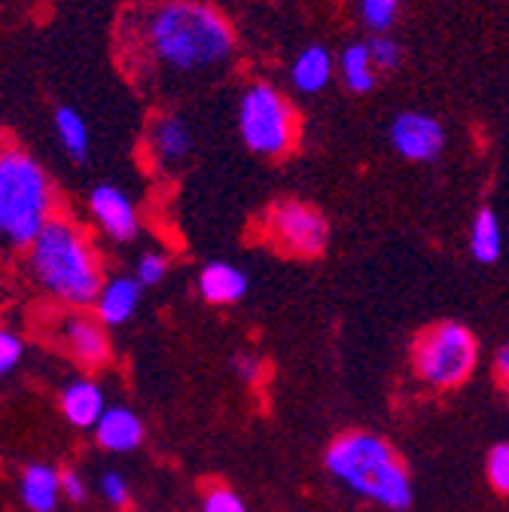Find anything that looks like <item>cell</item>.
<instances>
[{
  "instance_id": "6da1fadb",
  "label": "cell",
  "mask_w": 509,
  "mask_h": 512,
  "mask_svg": "<svg viewBox=\"0 0 509 512\" xmlns=\"http://www.w3.org/2000/svg\"><path fill=\"white\" fill-rule=\"evenodd\" d=\"M138 46L153 68L196 77L223 68L235 52V34L226 16L211 4L165 0L141 16Z\"/></svg>"
},
{
  "instance_id": "7a4b0ae2",
  "label": "cell",
  "mask_w": 509,
  "mask_h": 512,
  "mask_svg": "<svg viewBox=\"0 0 509 512\" xmlns=\"http://www.w3.org/2000/svg\"><path fill=\"white\" fill-rule=\"evenodd\" d=\"M28 272L43 293L77 308L95 305L104 287L95 247L68 217H55L34 238L28 247Z\"/></svg>"
},
{
  "instance_id": "3957f363",
  "label": "cell",
  "mask_w": 509,
  "mask_h": 512,
  "mask_svg": "<svg viewBox=\"0 0 509 512\" xmlns=\"http://www.w3.org/2000/svg\"><path fill=\"white\" fill-rule=\"evenodd\" d=\"M324 464L333 479L351 488L357 497L403 512L412 506V479L391 442L369 430H351L330 442Z\"/></svg>"
},
{
  "instance_id": "277c9868",
  "label": "cell",
  "mask_w": 509,
  "mask_h": 512,
  "mask_svg": "<svg viewBox=\"0 0 509 512\" xmlns=\"http://www.w3.org/2000/svg\"><path fill=\"white\" fill-rule=\"evenodd\" d=\"M55 220V189L43 165L19 150L0 153V232L13 247H31Z\"/></svg>"
},
{
  "instance_id": "5b68a950",
  "label": "cell",
  "mask_w": 509,
  "mask_h": 512,
  "mask_svg": "<svg viewBox=\"0 0 509 512\" xmlns=\"http://www.w3.org/2000/svg\"><path fill=\"white\" fill-rule=\"evenodd\" d=\"M476 360V336L455 320L427 327L412 345V369L430 388H458L476 369Z\"/></svg>"
},
{
  "instance_id": "8992f818",
  "label": "cell",
  "mask_w": 509,
  "mask_h": 512,
  "mask_svg": "<svg viewBox=\"0 0 509 512\" xmlns=\"http://www.w3.org/2000/svg\"><path fill=\"white\" fill-rule=\"evenodd\" d=\"M238 135L257 156H284L296 138V116L287 98L269 86L253 83L238 101Z\"/></svg>"
},
{
  "instance_id": "52a82bcc",
  "label": "cell",
  "mask_w": 509,
  "mask_h": 512,
  "mask_svg": "<svg viewBox=\"0 0 509 512\" xmlns=\"http://www.w3.org/2000/svg\"><path fill=\"white\" fill-rule=\"evenodd\" d=\"M263 229H266V238L272 241V247H278L281 253H290V256L324 253L327 238H330L327 217L317 208L296 202V199L275 202L266 211Z\"/></svg>"
},
{
  "instance_id": "ba28073f",
  "label": "cell",
  "mask_w": 509,
  "mask_h": 512,
  "mask_svg": "<svg viewBox=\"0 0 509 512\" xmlns=\"http://www.w3.org/2000/svg\"><path fill=\"white\" fill-rule=\"evenodd\" d=\"M391 144L409 162H433L445 150V128L430 113H400L391 122Z\"/></svg>"
},
{
  "instance_id": "9c48e42d",
  "label": "cell",
  "mask_w": 509,
  "mask_h": 512,
  "mask_svg": "<svg viewBox=\"0 0 509 512\" xmlns=\"http://www.w3.org/2000/svg\"><path fill=\"white\" fill-rule=\"evenodd\" d=\"M89 211L95 223L101 226V232L119 244L132 241L138 235V211L119 186H110V183L95 186L89 192Z\"/></svg>"
},
{
  "instance_id": "30bf717a",
  "label": "cell",
  "mask_w": 509,
  "mask_h": 512,
  "mask_svg": "<svg viewBox=\"0 0 509 512\" xmlns=\"http://www.w3.org/2000/svg\"><path fill=\"white\" fill-rule=\"evenodd\" d=\"M61 342L83 363V366H104L110 360V339L98 317L71 314L61 324Z\"/></svg>"
},
{
  "instance_id": "8fae6325",
  "label": "cell",
  "mask_w": 509,
  "mask_h": 512,
  "mask_svg": "<svg viewBox=\"0 0 509 512\" xmlns=\"http://www.w3.org/2000/svg\"><path fill=\"white\" fill-rule=\"evenodd\" d=\"M58 406H61V415H65V421H68L71 427H77V430L98 427L101 415L107 412L101 384H98V381H92V378L68 381L65 388H61Z\"/></svg>"
},
{
  "instance_id": "7c38bea8",
  "label": "cell",
  "mask_w": 509,
  "mask_h": 512,
  "mask_svg": "<svg viewBox=\"0 0 509 512\" xmlns=\"http://www.w3.org/2000/svg\"><path fill=\"white\" fill-rule=\"evenodd\" d=\"M95 439L101 448L107 452H116V455H125V452H135L144 442V421L125 406H113L101 415L98 427H95Z\"/></svg>"
},
{
  "instance_id": "4fadbf2b",
  "label": "cell",
  "mask_w": 509,
  "mask_h": 512,
  "mask_svg": "<svg viewBox=\"0 0 509 512\" xmlns=\"http://www.w3.org/2000/svg\"><path fill=\"white\" fill-rule=\"evenodd\" d=\"M150 153L162 168L180 165L193 153V128H189L177 113H165L150 128Z\"/></svg>"
},
{
  "instance_id": "5bb4252c",
  "label": "cell",
  "mask_w": 509,
  "mask_h": 512,
  "mask_svg": "<svg viewBox=\"0 0 509 512\" xmlns=\"http://www.w3.org/2000/svg\"><path fill=\"white\" fill-rule=\"evenodd\" d=\"M141 287L144 284L138 278H129V275H116V278L104 281L98 302H95V314H98L101 324L122 327L141 302Z\"/></svg>"
},
{
  "instance_id": "9a60e30c",
  "label": "cell",
  "mask_w": 509,
  "mask_h": 512,
  "mask_svg": "<svg viewBox=\"0 0 509 512\" xmlns=\"http://www.w3.org/2000/svg\"><path fill=\"white\" fill-rule=\"evenodd\" d=\"M61 491V473L49 464H28L19 479V497L31 512H55Z\"/></svg>"
},
{
  "instance_id": "2e32d148",
  "label": "cell",
  "mask_w": 509,
  "mask_h": 512,
  "mask_svg": "<svg viewBox=\"0 0 509 512\" xmlns=\"http://www.w3.org/2000/svg\"><path fill=\"white\" fill-rule=\"evenodd\" d=\"M199 293L211 305H232L247 296V275L232 263H208L199 275Z\"/></svg>"
},
{
  "instance_id": "e0dca14e",
  "label": "cell",
  "mask_w": 509,
  "mask_h": 512,
  "mask_svg": "<svg viewBox=\"0 0 509 512\" xmlns=\"http://www.w3.org/2000/svg\"><path fill=\"white\" fill-rule=\"evenodd\" d=\"M290 80L299 92L305 95H317L321 89H327V83L333 80V58L324 46H305L293 68H290Z\"/></svg>"
},
{
  "instance_id": "ac0fdd59",
  "label": "cell",
  "mask_w": 509,
  "mask_h": 512,
  "mask_svg": "<svg viewBox=\"0 0 509 512\" xmlns=\"http://www.w3.org/2000/svg\"><path fill=\"white\" fill-rule=\"evenodd\" d=\"M339 71H342V80L351 92L357 95H366L375 89V77H378V68L372 61V52H369V43H351L342 58H339Z\"/></svg>"
},
{
  "instance_id": "d6986e66",
  "label": "cell",
  "mask_w": 509,
  "mask_h": 512,
  "mask_svg": "<svg viewBox=\"0 0 509 512\" xmlns=\"http://www.w3.org/2000/svg\"><path fill=\"white\" fill-rule=\"evenodd\" d=\"M55 135H58L61 150L68 153V159H74V162L89 159V125L74 107L55 110Z\"/></svg>"
},
{
  "instance_id": "ffe728a7",
  "label": "cell",
  "mask_w": 509,
  "mask_h": 512,
  "mask_svg": "<svg viewBox=\"0 0 509 512\" xmlns=\"http://www.w3.org/2000/svg\"><path fill=\"white\" fill-rule=\"evenodd\" d=\"M500 247H503V235H500V223H497V214L482 208L473 220V229H470V250H473V260L482 263V266H491L497 263L500 256Z\"/></svg>"
},
{
  "instance_id": "44dd1931",
  "label": "cell",
  "mask_w": 509,
  "mask_h": 512,
  "mask_svg": "<svg viewBox=\"0 0 509 512\" xmlns=\"http://www.w3.org/2000/svg\"><path fill=\"white\" fill-rule=\"evenodd\" d=\"M400 0H360V19L372 31H388L394 25Z\"/></svg>"
},
{
  "instance_id": "7402d4cb",
  "label": "cell",
  "mask_w": 509,
  "mask_h": 512,
  "mask_svg": "<svg viewBox=\"0 0 509 512\" xmlns=\"http://www.w3.org/2000/svg\"><path fill=\"white\" fill-rule=\"evenodd\" d=\"M488 482L494 485V491L509 494V442H497L488 452Z\"/></svg>"
},
{
  "instance_id": "603a6c76",
  "label": "cell",
  "mask_w": 509,
  "mask_h": 512,
  "mask_svg": "<svg viewBox=\"0 0 509 512\" xmlns=\"http://www.w3.org/2000/svg\"><path fill=\"white\" fill-rule=\"evenodd\" d=\"M369 52H372V61H375V68L378 71H397L400 68V61H403V49L397 40H391L388 34H378L372 43H369Z\"/></svg>"
},
{
  "instance_id": "cb8c5ba5",
  "label": "cell",
  "mask_w": 509,
  "mask_h": 512,
  "mask_svg": "<svg viewBox=\"0 0 509 512\" xmlns=\"http://www.w3.org/2000/svg\"><path fill=\"white\" fill-rule=\"evenodd\" d=\"M165 275H168V260H165L162 253H144L141 260H138V266H135V278H138L144 287L162 284Z\"/></svg>"
},
{
  "instance_id": "d4e9b609",
  "label": "cell",
  "mask_w": 509,
  "mask_h": 512,
  "mask_svg": "<svg viewBox=\"0 0 509 512\" xmlns=\"http://www.w3.org/2000/svg\"><path fill=\"white\" fill-rule=\"evenodd\" d=\"M202 512H247L244 500L232 491V488H211L202 500Z\"/></svg>"
},
{
  "instance_id": "484cf974",
  "label": "cell",
  "mask_w": 509,
  "mask_h": 512,
  "mask_svg": "<svg viewBox=\"0 0 509 512\" xmlns=\"http://www.w3.org/2000/svg\"><path fill=\"white\" fill-rule=\"evenodd\" d=\"M22 354H25V342H22V336H16V333H10V330L0 333V372L10 375V372L19 366Z\"/></svg>"
},
{
  "instance_id": "4316f807",
  "label": "cell",
  "mask_w": 509,
  "mask_h": 512,
  "mask_svg": "<svg viewBox=\"0 0 509 512\" xmlns=\"http://www.w3.org/2000/svg\"><path fill=\"white\" fill-rule=\"evenodd\" d=\"M101 494L107 497V503L110 506H116V509H125L129 506V482L122 479V473H104L101 476Z\"/></svg>"
},
{
  "instance_id": "83f0119b",
  "label": "cell",
  "mask_w": 509,
  "mask_h": 512,
  "mask_svg": "<svg viewBox=\"0 0 509 512\" xmlns=\"http://www.w3.org/2000/svg\"><path fill=\"white\" fill-rule=\"evenodd\" d=\"M61 491L68 494L71 503H83L86 500V482L77 470H61Z\"/></svg>"
},
{
  "instance_id": "f1b7e54d",
  "label": "cell",
  "mask_w": 509,
  "mask_h": 512,
  "mask_svg": "<svg viewBox=\"0 0 509 512\" xmlns=\"http://www.w3.org/2000/svg\"><path fill=\"white\" fill-rule=\"evenodd\" d=\"M232 366H235L238 378H244V381H250V384L263 378V360L250 357V354H238V357L232 360Z\"/></svg>"
},
{
  "instance_id": "f546056e",
  "label": "cell",
  "mask_w": 509,
  "mask_h": 512,
  "mask_svg": "<svg viewBox=\"0 0 509 512\" xmlns=\"http://www.w3.org/2000/svg\"><path fill=\"white\" fill-rule=\"evenodd\" d=\"M494 366H497V375H500V381H503V388L509 391V345L497 351V360H494Z\"/></svg>"
}]
</instances>
